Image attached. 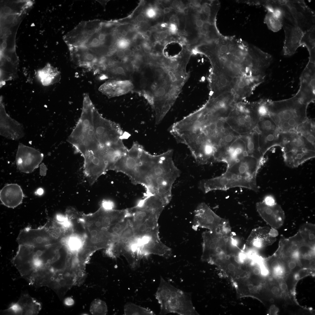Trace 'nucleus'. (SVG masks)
<instances>
[{
  "instance_id": "72a5a7b5",
  "label": "nucleus",
  "mask_w": 315,
  "mask_h": 315,
  "mask_svg": "<svg viewBox=\"0 0 315 315\" xmlns=\"http://www.w3.org/2000/svg\"><path fill=\"white\" fill-rule=\"evenodd\" d=\"M264 22L268 29L274 32H278L283 27V21L269 11L265 16Z\"/></svg>"
},
{
  "instance_id": "5701e85b",
  "label": "nucleus",
  "mask_w": 315,
  "mask_h": 315,
  "mask_svg": "<svg viewBox=\"0 0 315 315\" xmlns=\"http://www.w3.org/2000/svg\"><path fill=\"white\" fill-rule=\"evenodd\" d=\"M24 195L20 186L15 183L8 184L0 191V200L4 205L15 208L22 202Z\"/></svg>"
},
{
  "instance_id": "6ab92c4d",
  "label": "nucleus",
  "mask_w": 315,
  "mask_h": 315,
  "mask_svg": "<svg viewBox=\"0 0 315 315\" xmlns=\"http://www.w3.org/2000/svg\"><path fill=\"white\" fill-rule=\"evenodd\" d=\"M256 207L260 216L271 228L276 229L283 224L285 219L284 213L277 203L270 206L262 201L257 202Z\"/></svg>"
},
{
  "instance_id": "052dcab7",
  "label": "nucleus",
  "mask_w": 315,
  "mask_h": 315,
  "mask_svg": "<svg viewBox=\"0 0 315 315\" xmlns=\"http://www.w3.org/2000/svg\"><path fill=\"white\" fill-rule=\"evenodd\" d=\"M231 94L232 95H235V94H236L237 93L235 90V89H234L233 88H232L231 89Z\"/></svg>"
},
{
  "instance_id": "ddd939ff",
  "label": "nucleus",
  "mask_w": 315,
  "mask_h": 315,
  "mask_svg": "<svg viewBox=\"0 0 315 315\" xmlns=\"http://www.w3.org/2000/svg\"><path fill=\"white\" fill-rule=\"evenodd\" d=\"M101 23L97 20L81 22L64 36V41L68 47L80 46L97 31Z\"/></svg>"
},
{
  "instance_id": "7c9ffc66",
  "label": "nucleus",
  "mask_w": 315,
  "mask_h": 315,
  "mask_svg": "<svg viewBox=\"0 0 315 315\" xmlns=\"http://www.w3.org/2000/svg\"><path fill=\"white\" fill-rule=\"evenodd\" d=\"M298 232L305 245L314 249L315 225L311 223H305L301 226Z\"/></svg>"
},
{
  "instance_id": "f257e3e1",
  "label": "nucleus",
  "mask_w": 315,
  "mask_h": 315,
  "mask_svg": "<svg viewBox=\"0 0 315 315\" xmlns=\"http://www.w3.org/2000/svg\"><path fill=\"white\" fill-rule=\"evenodd\" d=\"M123 135L119 125L103 117L89 95L84 94L80 116L68 141L83 158L85 175L93 176L106 171L124 146Z\"/></svg>"
},
{
  "instance_id": "f8f14e48",
  "label": "nucleus",
  "mask_w": 315,
  "mask_h": 315,
  "mask_svg": "<svg viewBox=\"0 0 315 315\" xmlns=\"http://www.w3.org/2000/svg\"><path fill=\"white\" fill-rule=\"evenodd\" d=\"M285 5L303 32L315 25V13L304 1L286 0Z\"/></svg>"
},
{
  "instance_id": "0eeeda50",
  "label": "nucleus",
  "mask_w": 315,
  "mask_h": 315,
  "mask_svg": "<svg viewBox=\"0 0 315 315\" xmlns=\"http://www.w3.org/2000/svg\"><path fill=\"white\" fill-rule=\"evenodd\" d=\"M280 146L284 161L288 167L294 168L315 156V145L299 133L282 132Z\"/></svg>"
},
{
  "instance_id": "6e6552de",
  "label": "nucleus",
  "mask_w": 315,
  "mask_h": 315,
  "mask_svg": "<svg viewBox=\"0 0 315 315\" xmlns=\"http://www.w3.org/2000/svg\"><path fill=\"white\" fill-rule=\"evenodd\" d=\"M199 187L205 193L214 190H226L237 187L244 188L256 192L259 191L256 180L227 170L218 176L201 180Z\"/></svg>"
},
{
  "instance_id": "9b49d317",
  "label": "nucleus",
  "mask_w": 315,
  "mask_h": 315,
  "mask_svg": "<svg viewBox=\"0 0 315 315\" xmlns=\"http://www.w3.org/2000/svg\"><path fill=\"white\" fill-rule=\"evenodd\" d=\"M215 213L205 203L199 204L194 212L193 225L218 232L220 230L228 221Z\"/></svg>"
},
{
  "instance_id": "de8ad7c7",
  "label": "nucleus",
  "mask_w": 315,
  "mask_h": 315,
  "mask_svg": "<svg viewBox=\"0 0 315 315\" xmlns=\"http://www.w3.org/2000/svg\"><path fill=\"white\" fill-rule=\"evenodd\" d=\"M136 19L138 22H141L144 20V17L142 14H139L137 15Z\"/></svg>"
},
{
  "instance_id": "58836bf2",
  "label": "nucleus",
  "mask_w": 315,
  "mask_h": 315,
  "mask_svg": "<svg viewBox=\"0 0 315 315\" xmlns=\"http://www.w3.org/2000/svg\"><path fill=\"white\" fill-rule=\"evenodd\" d=\"M148 81L145 77H142L140 79L139 84L141 87L143 88H145L148 85Z\"/></svg>"
},
{
  "instance_id": "dca6fc26",
  "label": "nucleus",
  "mask_w": 315,
  "mask_h": 315,
  "mask_svg": "<svg viewBox=\"0 0 315 315\" xmlns=\"http://www.w3.org/2000/svg\"><path fill=\"white\" fill-rule=\"evenodd\" d=\"M73 62L78 66L94 72H99L100 59L94 53L82 47H68Z\"/></svg>"
},
{
  "instance_id": "a19ab883",
  "label": "nucleus",
  "mask_w": 315,
  "mask_h": 315,
  "mask_svg": "<svg viewBox=\"0 0 315 315\" xmlns=\"http://www.w3.org/2000/svg\"><path fill=\"white\" fill-rule=\"evenodd\" d=\"M200 33L202 35L206 36L208 33V29L206 27H202L200 30Z\"/></svg>"
},
{
  "instance_id": "f3484780",
  "label": "nucleus",
  "mask_w": 315,
  "mask_h": 315,
  "mask_svg": "<svg viewBox=\"0 0 315 315\" xmlns=\"http://www.w3.org/2000/svg\"><path fill=\"white\" fill-rule=\"evenodd\" d=\"M43 158V155L35 149L27 147L20 148L16 157L17 168L24 173H32L38 167Z\"/></svg>"
},
{
  "instance_id": "2eb2a0df",
  "label": "nucleus",
  "mask_w": 315,
  "mask_h": 315,
  "mask_svg": "<svg viewBox=\"0 0 315 315\" xmlns=\"http://www.w3.org/2000/svg\"><path fill=\"white\" fill-rule=\"evenodd\" d=\"M315 64L308 62L300 77V86L294 95L303 103L309 105L315 99Z\"/></svg>"
},
{
  "instance_id": "c85d7f7f",
  "label": "nucleus",
  "mask_w": 315,
  "mask_h": 315,
  "mask_svg": "<svg viewBox=\"0 0 315 315\" xmlns=\"http://www.w3.org/2000/svg\"><path fill=\"white\" fill-rule=\"evenodd\" d=\"M37 75L43 86H48L58 82L61 79L59 71L56 68L48 64L43 69L39 70Z\"/></svg>"
},
{
  "instance_id": "412c9836",
  "label": "nucleus",
  "mask_w": 315,
  "mask_h": 315,
  "mask_svg": "<svg viewBox=\"0 0 315 315\" xmlns=\"http://www.w3.org/2000/svg\"><path fill=\"white\" fill-rule=\"evenodd\" d=\"M134 88L133 83L130 80L112 79L102 84L99 90L110 98L126 94L132 90Z\"/></svg>"
},
{
  "instance_id": "13d9d810",
  "label": "nucleus",
  "mask_w": 315,
  "mask_h": 315,
  "mask_svg": "<svg viewBox=\"0 0 315 315\" xmlns=\"http://www.w3.org/2000/svg\"><path fill=\"white\" fill-rule=\"evenodd\" d=\"M240 71L243 74H245V68L244 67H241L240 69Z\"/></svg>"
},
{
  "instance_id": "473e14b6",
  "label": "nucleus",
  "mask_w": 315,
  "mask_h": 315,
  "mask_svg": "<svg viewBox=\"0 0 315 315\" xmlns=\"http://www.w3.org/2000/svg\"><path fill=\"white\" fill-rule=\"evenodd\" d=\"M301 46L306 47L308 51L315 48V26L314 25L303 32Z\"/></svg>"
},
{
  "instance_id": "c9c22d12",
  "label": "nucleus",
  "mask_w": 315,
  "mask_h": 315,
  "mask_svg": "<svg viewBox=\"0 0 315 315\" xmlns=\"http://www.w3.org/2000/svg\"><path fill=\"white\" fill-rule=\"evenodd\" d=\"M262 201L266 205L268 206H272L276 203L274 197L271 195H268L265 196Z\"/></svg>"
},
{
  "instance_id": "c03bdc74",
  "label": "nucleus",
  "mask_w": 315,
  "mask_h": 315,
  "mask_svg": "<svg viewBox=\"0 0 315 315\" xmlns=\"http://www.w3.org/2000/svg\"><path fill=\"white\" fill-rule=\"evenodd\" d=\"M204 24L203 21L201 19L197 20L196 22V24L197 26L199 27H202Z\"/></svg>"
},
{
  "instance_id": "c756f323",
  "label": "nucleus",
  "mask_w": 315,
  "mask_h": 315,
  "mask_svg": "<svg viewBox=\"0 0 315 315\" xmlns=\"http://www.w3.org/2000/svg\"><path fill=\"white\" fill-rule=\"evenodd\" d=\"M293 131L299 133L315 145V122L314 119L308 118Z\"/></svg>"
},
{
  "instance_id": "4c0bfd02",
  "label": "nucleus",
  "mask_w": 315,
  "mask_h": 315,
  "mask_svg": "<svg viewBox=\"0 0 315 315\" xmlns=\"http://www.w3.org/2000/svg\"><path fill=\"white\" fill-rule=\"evenodd\" d=\"M284 269L281 263L278 267L273 270L274 274L275 276L278 277L282 276L284 273Z\"/></svg>"
},
{
  "instance_id": "6e6d98bb",
  "label": "nucleus",
  "mask_w": 315,
  "mask_h": 315,
  "mask_svg": "<svg viewBox=\"0 0 315 315\" xmlns=\"http://www.w3.org/2000/svg\"><path fill=\"white\" fill-rule=\"evenodd\" d=\"M39 195H41L43 193V190L41 188L39 189L36 192Z\"/></svg>"
},
{
  "instance_id": "bf43d9fd",
  "label": "nucleus",
  "mask_w": 315,
  "mask_h": 315,
  "mask_svg": "<svg viewBox=\"0 0 315 315\" xmlns=\"http://www.w3.org/2000/svg\"><path fill=\"white\" fill-rule=\"evenodd\" d=\"M188 9L187 8H185L183 10V12L186 15L188 14Z\"/></svg>"
},
{
  "instance_id": "3c124183",
  "label": "nucleus",
  "mask_w": 315,
  "mask_h": 315,
  "mask_svg": "<svg viewBox=\"0 0 315 315\" xmlns=\"http://www.w3.org/2000/svg\"><path fill=\"white\" fill-rule=\"evenodd\" d=\"M143 49L144 52L146 53H149L151 51V48L148 45L144 46Z\"/></svg>"
},
{
  "instance_id": "49530a36",
  "label": "nucleus",
  "mask_w": 315,
  "mask_h": 315,
  "mask_svg": "<svg viewBox=\"0 0 315 315\" xmlns=\"http://www.w3.org/2000/svg\"><path fill=\"white\" fill-rule=\"evenodd\" d=\"M246 83L243 80H241L238 83V86L239 88L242 89L246 86Z\"/></svg>"
},
{
  "instance_id": "864d4df0",
  "label": "nucleus",
  "mask_w": 315,
  "mask_h": 315,
  "mask_svg": "<svg viewBox=\"0 0 315 315\" xmlns=\"http://www.w3.org/2000/svg\"><path fill=\"white\" fill-rule=\"evenodd\" d=\"M280 288L283 290H286L287 288V285L285 283H282L280 285Z\"/></svg>"
},
{
  "instance_id": "37998d69",
  "label": "nucleus",
  "mask_w": 315,
  "mask_h": 315,
  "mask_svg": "<svg viewBox=\"0 0 315 315\" xmlns=\"http://www.w3.org/2000/svg\"><path fill=\"white\" fill-rule=\"evenodd\" d=\"M117 56L119 58H122L125 56L124 51L120 50H118L116 53Z\"/></svg>"
},
{
  "instance_id": "4468645a",
  "label": "nucleus",
  "mask_w": 315,
  "mask_h": 315,
  "mask_svg": "<svg viewBox=\"0 0 315 315\" xmlns=\"http://www.w3.org/2000/svg\"><path fill=\"white\" fill-rule=\"evenodd\" d=\"M230 237L225 236L214 231L204 232L202 234V260L209 263L219 253L226 249Z\"/></svg>"
},
{
  "instance_id": "f704fd0d",
  "label": "nucleus",
  "mask_w": 315,
  "mask_h": 315,
  "mask_svg": "<svg viewBox=\"0 0 315 315\" xmlns=\"http://www.w3.org/2000/svg\"><path fill=\"white\" fill-rule=\"evenodd\" d=\"M90 311L93 314L106 315L107 312V306L104 301L95 300L91 304Z\"/></svg>"
},
{
  "instance_id": "680f3d73",
  "label": "nucleus",
  "mask_w": 315,
  "mask_h": 315,
  "mask_svg": "<svg viewBox=\"0 0 315 315\" xmlns=\"http://www.w3.org/2000/svg\"><path fill=\"white\" fill-rule=\"evenodd\" d=\"M121 34L123 36L125 37L127 34V31L124 30Z\"/></svg>"
},
{
  "instance_id": "338daca9",
  "label": "nucleus",
  "mask_w": 315,
  "mask_h": 315,
  "mask_svg": "<svg viewBox=\"0 0 315 315\" xmlns=\"http://www.w3.org/2000/svg\"><path fill=\"white\" fill-rule=\"evenodd\" d=\"M138 27H139V26H138V25H137V24H136V25H135L134 26V28H135V29H137V28H138Z\"/></svg>"
},
{
  "instance_id": "b1692460",
  "label": "nucleus",
  "mask_w": 315,
  "mask_h": 315,
  "mask_svg": "<svg viewBox=\"0 0 315 315\" xmlns=\"http://www.w3.org/2000/svg\"><path fill=\"white\" fill-rule=\"evenodd\" d=\"M248 155L244 141L239 137L229 147L223 156L221 162L225 163L229 167L243 157Z\"/></svg>"
},
{
  "instance_id": "f03ea898",
  "label": "nucleus",
  "mask_w": 315,
  "mask_h": 315,
  "mask_svg": "<svg viewBox=\"0 0 315 315\" xmlns=\"http://www.w3.org/2000/svg\"><path fill=\"white\" fill-rule=\"evenodd\" d=\"M169 131L178 143L187 147L200 164L216 162L240 135L226 119L216 117L204 106L174 123Z\"/></svg>"
},
{
  "instance_id": "a211bd4d",
  "label": "nucleus",
  "mask_w": 315,
  "mask_h": 315,
  "mask_svg": "<svg viewBox=\"0 0 315 315\" xmlns=\"http://www.w3.org/2000/svg\"><path fill=\"white\" fill-rule=\"evenodd\" d=\"M278 234L276 230L271 227L257 228L252 230L246 240V244L253 248H262L273 244Z\"/></svg>"
},
{
  "instance_id": "cd10ccee",
  "label": "nucleus",
  "mask_w": 315,
  "mask_h": 315,
  "mask_svg": "<svg viewBox=\"0 0 315 315\" xmlns=\"http://www.w3.org/2000/svg\"><path fill=\"white\" fill-rule=\"evenodd\" d=\"M21 311V315H37L42 308V304L27 294H22L17 302Z\"/></svg>"
},
{
  "instance_id": "a18cd8bd",
  "label": "nucleus",
  "mask_w": 315,
  "mask_h": 315,
  "mask_svg": "<svg viewBox=\"0 0 315 315\" xmlns=\"http://www.w3.org/2000/svg\"><path fill=\"white\" fill-rule=\"evenodd\" d=\"M220 82L221 85L225 86L227 84L228 80L226 78L223 77L220 78Z\"/></svg>"
},
{
  "instance_id": "603ef678",
  "label": "nucleus",
  "mask_w": 315,
  "mask_h": 315,
  "mask_svg": "<svg viewBox=\"0 0 315 315\" xmlns=\"http://www.w3.org/2000/svg\"><path fill=\"white\" fill-rule=\"evenodd\" d=\"M179 5V2L178 1H173L172 5L174 8L177 7Z\"/></svg>"
},
{
  "instance_id": "e433bc0d",
  "label": "nucleus",
  "mask_w": 315,
  "mask_h": 315,
  "mask_svg": "<svg viewBox=\"0 0 315 315\" xmlns=\"http://www.w3.org/2000/svg\"><path fill=\"white\" fill-rule=\"evenodd\" d=\"M100 206L106 209H114V203L111 201L106 200H103L100 204Z\"/></svg>"
},
{
  "instance_id": "79ce46f5",
  "label": "nucleus",
  "mask_w": 315,
  "mask_h": 315,
  "mask_svg": "<svg viewBox=\"0 0 315 315\" xmlns=\"http://www.w3.org/2000/svg\"><path fill=\"white\" fill-rule=\"evenodd\" d=\"M279 289L276 286L273 287L271 289V292L272 293L275 295H278L279 293Z\"/></svg>"
},
{
  "instance_id": "69168bd1",
  "label": "nucleus",
  "mask_w": 315,
  "mask_h": 315,
  "mask_svg": "<svg viewBox=\"0 0 315 315\" xmlns=\"http://www.w3.org/2000/svg\"><path fill=\"white\" fill-rule=\"evenodd\" d=\"M123 36H122V34L121 33H120V32H119V33H118L117 37L119 38H122Z\"/></svg>"
},
{
  "instance_id": "8fccbe9b",
  "label": "nucleus",
  "mask_w": 315,
  "mask_h": 315,
  "mask_svg": "<svg viewBox=\"0 0 315 315\" xmlns=\"http://www.w3.org/2000/svg\"><path fill=\"white\" fill-rule=\"evenodd\" d=\"M124 51L125 55L127 57L130 56L132 54V51L130 49L126 48Z\"/></svg>"
},
{
  "instance_id": "5fc2aeb1",
  "label": "nucleus",
  "mask_w": 315,
  "mask_h": 315,
  "mask_svg": "<svg viewBox=\"0 0 315 315\" xmlns=\"http://www.w3.org/2000/svg\"><path fill=\"white\" fill-rule=\"evenodd\" d=\"M151 35V32L149 30L146 31L145 32V36L148 37H150Z\"/></svg>"
},
{
  "instance_id": "1a4fd4ad",
  "label": "nucleus",
  "mask_w": 315,
  "mask_h": 315,
  "mask_svg": "<svg viewBox=\"0 0 315 315\" xmlns=\"http://www.w3.org/2000/svg\"><path fill=\"white\" fill-rule=\"evenodd\" d=\"M260 118L254 103L246 105L238 103L226 121L232 130L241 134L252 130L257 125Z\"/></svg>"
},
{
  "instance_id": "09e8293b",
  "label": "nucleus",
  "mask_w": 315,
  "mask_h": 315,
  "mask_svg": "<svg viewBox=\"0 0 315 315\" xmlns=\"http://www.w3.org/2000/svg\"><path fill=\"white\" fill-rule=\"evenodd\" d=\"M203 11L206 13L209 14L211 12V9L209 6H206L204 7Z\"/></svg>"
},
{
  "instance_id": "aec40b11",
  "label": "nucleus",
  "mask_w": 315,
  "mask_h": 315,
  "mask_svg": "<svg viewBox=\"0 0 315 315\" xmlns=\"http://www.w3.org/2000/svg\"><path fill=\"white\" fill-rule=\"evenodd\" d=\"M285 39L283 48L284 55L290 56L294 54L301 46V41L303 32L298 27L290 24L285 21L282 22Z\"/></svg>"
},
{
  "instance_id": "ea45409f",
  "label": "nucleus",
  "mask_w": 315,
  "mask_h": 315,
  "mask_svg": "<svg viewBox=\"0 0 315 315\" xmlns=\"http://www.w3.org/2000/svg\"><path fill=\"white\" fill-rule=\"evenodd\" d=\"M167 33L164 31H162L160 32L159 34V37L161 40H163L166 39L167 36Z\"/></svg>"
},
{
  "instance_id": "4d7b16f0",
  "label": "nucleus",
  "mask_w": 315,
  "mask_h": 315,
  "mask_svg": "<svg viewBox=\"0 0 315 315\" xmlns=\"http://www.w3.org/2000/svg\"><path fill=\"white\" fill-rule=\"evenodd\" d=\"M170 9L169 8H166L164 9V12L165 13H167L170 11Z\"/></svg>"
},
{
  "instance_id": "20e7f679",
  "label": "nucleus",
  "mask_w": 315,
  "mask_h": 315,
  "mask_svg": "<svg viewBox=\"0 0 315 315\" xmlns=\"http://www.w3.org/2000/svg\"><path fill=\"white\" fill-rule=\"evenodd\" d=\"M33 246L19 245L13 263L21 276L36 287H52L60 274L61 255L58 244Z\"/></svg>"
},
{
  "instance_id": "0e129e2a",
  "label": "nucleus",
  "mask_w": 315,
  "mask_h": 315,
  "mask_svg": "<svg viewBox=\"0 0 315 315\" xmlns=\"http://www.w3.org/2000/svg\"><path fill=\"white\" fill-rule=\"evenodd\" d=\"M141 48V47L140 45H138L136 47V49L137 50H140Z\"/></svg>"
},
{
  "instance_id": "393cba45",
  "label": "nucleus",
  "mask_w": 315,
  "mask_h": 315,
  "mask_svg": "<svg viewBox=\"0 0 315 315\" xmlns=\"http://www.w3.org/2000/svg\"><path fill=\"white\" fill-rule=\"evenodd\" d=\"M239 137L245 143L247 155L264 162L265 158L262 156L260 151L259 134L257 132L253 129L248 133L240 134Z\"/></svg>"
},
{
  "instance_id": "e2e57ef3",
  "label": "nucleus",
  "mask_w": 315,
  "mask_h": 315,
  "mask_svg": "<svg viewBox=\"0 0 315 315\" xmlns=\"http://www.w3.org/2000/svg\"><path fill=\"white\" fill-rule=\"evenodd\" d=\"M169 20V21L170 22H174L175 19H174V18L172 16L170 17Z\"/></svg>"
},
{
  "instance_id": "9d476101",
  "label": "nucleus",
  "mask_w": 315,
  "mask_h": 315,
  "mask_svg": "<svg viewBox=\"0 0 315 315\" xmlns=\"http://www.w3.org/2000/svg\"><path fill=\"white\" fill-rule=\"evenodd\" d=\"M56 237L50 221L36 228L27 227L20 231L17 238L19 245L33 246H46L54 243Z\"/></svg>"
},
{
  "instance_id": "bb28decb",
  "label": "nucleus",
  "mask_w": 315,
  "mask_h": 315,
  "mask_svg": "<svg viewBox=\"0 0 315 315\" xmlns=\"http://www.w3.org/2000/svg\"><path fill=\"white\" fill-rule=\"evenodd\" d=\"M258 134L260 150L262 157H264L265 153L271 148L280 146L281 135L279 131L267 132Z\"/></svg>"
},
{
  "instance_id": "2f4dec72",
  "label": "nucleus",
  "mask_w": 315,
  "mask_h": 315,
  "mask_svg": "<svg viewBox=\"0 0 315 315\" xmlns=\"http://www.w3.org/2000/svg\"><path fill=\"white\" fill-rule=\"evenodd\" d=\"M124 314L127 315H155L150 309L141 307L132 303H128L124 307Z\"/></svg>"
},
{
  "instance_id": "774afa93",
  "label": "nucleus",
  "mask_w": 315,
  "mask_h": 315,
  "mask_svg": "<svg viewBox=\"0 0 315 315\" xmlns=\"http://www.w3.org/2000/svg\"><path fill=\"white\" fill-rule=\"evenodd\" d=\"M174 22L176 23H178V21L177 20H175V21H174Z\"/></svg>"
},
{
  "instance_id": "423d86ee",
  "label": "nucleus",
  "mask_w": 315,
  "mask_h": 315,
  "mask_svg": "<svg viewBox=\"0 0 315 315\" xmlns=\"http://www.w3.org/2000/svg\"><path fill=\"white\" fill-rule=\"evenodd\" d=\"M155 296L160 305V315L169 313L180 315L198 314L193 305L190 293L176 288L162 276Z\"/></svg>"
},
{
  "instance_id": "4be33fe9",
  "label": "nucleus",
  "mask_w": 315,
  "mask_h": 315,
  "mask_svg": "<svg viewBox=\"0 0 315 315\" xmlns=\"http://www.w3.org/2000/svg\"><path fill=\"white\" fill-rule=\"evenodd\" d=\"M139 251L142 258L154 254L168 258L172 255L171 249L162 242L159 236L150 238L140 247Z\"/></svg>"
},
{
  "instance_id": "39448f33",
  "label": "nucleus",
  "mask_w": 315,
  "mask_h": 315,
  "mask_svg": "<svg viewBox=\"0 0 315 315\" xmlns=\"http://www.w3.org/2000/svg\"><path fill=\"white\" fill-rule=\"evenodd\" d=\"M308 105L294 95L289 98L279 101L268 99L269 116L278 127L281 132L294 131L306 120Z\"/></svg>"
},
{
  "instance_id": "7ed1b4c3",
  "label": "nucleus",
  "mask_w": 315,
  "mask_h": 315,
  "mask_svg": "<svg viewBox=\"0 0 315 315\" xmlns=\"http://www.w3.org/2000/svg\"><path fill=\"white\" fill-rule=\"evenodd\" d=\"M173 151L169 150L153 155L143 150L129 172L132 183L145 188V196L157 195L169 202L173 185L181 174L173 159Z\"/></svg>"
},
{
  "instance_id": "a878e982",
  "label": "nucleus",
  "mask_w": 315,
  "mask_h": 315,
  "mask_svg": "<svg viewBox=\"0 0 315 315\" xmlns=\"http://www.w3.org/2000/svg\"><path fill=\"white\" fill-rule=\"evenodd\" d=\"M304 245H305V243L298 231L294 235L289 238L281 237L278 251L284 256H290Z\"/></svg>"
}]
</instances>
